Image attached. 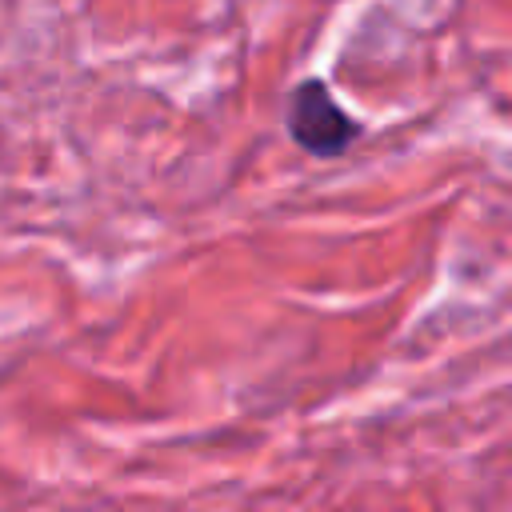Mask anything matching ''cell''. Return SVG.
<instances>
[{
	"label": "cell",
	"mask_w": 512,
	"mask_h": 512,
	"mask_svg": "<svg viewBox=\"0 0 512 512\" xmlns=\"http://www.w3.org/2000/svg\"><path fill=\"white\" fill-rule=\"evenodd\" d=\"M284 128H288V140L316 160H336L360 140V120H352L340 108V100L332 96V88L320 76L300 80L288 92Z\"/></svg>",
	"instance_id": "cell-1"
}]
</instances>
